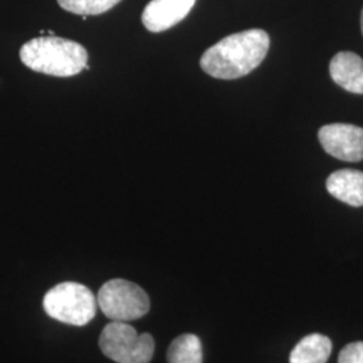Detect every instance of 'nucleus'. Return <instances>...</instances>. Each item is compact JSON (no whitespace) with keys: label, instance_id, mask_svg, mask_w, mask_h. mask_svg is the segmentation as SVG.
Returning <instances> with one entry per match:
<instances>
[{"label":"nucleus","instance_id":"1","mask_svg":"<svg viewBox=\"0 0 363 363\" xmlns=\"http://www.w3.org/2000/svg\"><path fill=\"white\" fill-rule=\"evenodd\" d=\"M269 45V35L261 28L232 34L203 52L201 67L208 76L220 79L244 77L264 61Z\"/></svg>","mask_w":363,"mask_h":363},{"label":"nucleus","instance_id":"2","mask_svg":"<svg viewBox=\"0 0 363 363\" xmlns=\"http://www.w3.org/2000/svg\"><path fill=\"white\" fill-rule=\"evenodd\" d=\"M19 57L31 70L55 77L76 76L88 65V52L82 45L55 35L28 40Z\"/></svg>","mask_w":363,"mask_h":363},{"label":"nucleus","instance_id":"3","mask_svg":"<svg viewBox=\"0 0 363 363\" xmlns=\"http://www.w3.org/2000/svg\"><path fill=\"white\" fill-rule=\"evenodd\" d=\"M43 308L61 323L85 325L96 316L97 298L88 286L67 281L54 286L45 295Z\"/></svg>","mask_w":363,"mask_h":363},{"label":"nucleus","instance_id":"4","mask_svg":"<svg viewBox=\"0 0 363 363\" xmlns=\"http://www.w3.org/2000/svg\"><path fill=\"white\" fill-rule=\"evenodd\" d=\"M105 357L116 363H150L155 352L151 334L138 331L127 322H111L105 325L99 339Z\"/></svg>","mask_w":363,"mask_h":363},{"label":"nucleus","instance_id":"5","mask_svg":"<svg viewBox=\"0 0 363 363\" xmlns=\"http://www.w3.org/2000/svg\"><path fill=\"white\" fill-rule=\"evenodd\" d=\"M97 306L111 320L128 323L145 316L151 303L142 286L124 279H113L100 288Z\"/></svg>","mask_w":363,"mask_h":363},{"label":"nucleus","instance_id":"6","mask_svg":"<svg viewBox=\"0 0 363 363\" xmlns=\"http://www.w3.org/2000/svg\"><path fill=\"white\" fill-rule=\"evenodd\" d=\"M319 142L328 155L343 162L363 159V128L352 124H327L319 130Z\"/></svg>","mask_w":363,"mask_h":363},{"label":"nucleus","instance_id":"7","mask_svg":"<svg viewBox=\"0 0 363 363\" xmlns=\"http://www.w3.org/2000/svg\"><path fill=\"white\" fill-rule=\"evenodd\" d=\"M196 0H151L144 9L142 21L151 33H162L178 25L193 10Z\"/></svg>","mask_w":363,"mask_h":363},{"label":"nucleus","instance_id":"8","mask_svg":"<svg viewBox=\"0 0 363 363\" xmlns=\"http://www.w3.org/2000/svg\"><path fill=\"white\" fill-rule=\"evenodd\" d=\"M330 74L345 91L363 94V60L358 54L337 52L330 62Z\"/></svg>","mask_w":363,"mask_h":363},{"label":"nucleus","instance_id":"9","mask_svg":"<svg viewBox=\"0 0 363 363\" xmlns=\"http://www.w3.org/2000/svg\"><path fill=\"white\" fill-rule=\"evenodd\" d=\"M327 191L339 201L354 206H363V172L358 169H339L327 178Z\"/></svg>","mask_w":363,"mask_h":363},{"label":"nucleus","instance_id":"10","mask_svg":"<svg viewBox=\"0 0 363 363\" xmlns=\"http://www.w3.org/2000/svg\"><path fill=\"white\" fill-rule=\"evenodd\" d=\"M333 351L330 337L311 334L303 337L291 351L289 363H327Z\"/></svg>","mask_w":363,"mask_h":363},{"label":"nucleus","instance_id":"11","mask_svg":"<svg viewBox=\"0 0 363 363\" xmlns=\"http://www.w3.org/2000/svg\"><path fill=\"white\" fill-rule=\"evenodd\" d=\"M202 343L194 334H183L171 342L167 351V362L202 363Z\"/></svg>","mask_w":363,"mask_h":363},{"label":"nucleus","instance_id":"12","mask_svg":"<svg viewBox=\"0 0 363 363\" xmlns=\"http://www.w3.org/2000/svg\"><path fill=\"white\" fill-rule=\"evenodd\" d=\"M69 13L76 15H100L112 10L121 0H57Z\"/></svg>","mask_w":363,"mask_h":363},{"label":"nucleus","instance_id":"13","mask_svg":"<svg viewBox=\"0 0 363 363\" xmlns=\"http://www.w3.org/2000/svg\"><path fill=\"white\" fill-rule=\"evenodd\" d=\"M337 363H363V342L349 343L340 351Z\"/></svg>","mask_w":363,"mask_h":363},{"label":"nucleus","instance_id":"14","mask_svg":"<svg viewBox=\"0 0 363 363\" xmlns=\"http://www.w3.org/2000/svg\"><path fill=\"white\" fill-rule=\"evenodd\" d=\"M361 28H362V34H363V10H362V15H361Z\"/></svg>","mask_w":363,"mask_h":363}]
</instances>
